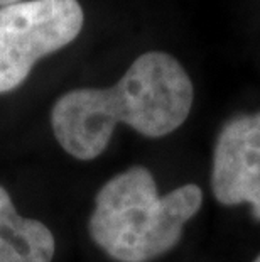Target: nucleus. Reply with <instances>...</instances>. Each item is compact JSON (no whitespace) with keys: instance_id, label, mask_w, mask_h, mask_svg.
Masks as SVG:
<instances>
[{"instance_id":"nucleus-1","label":"nucleus","mask_w":260,"mask_h":262,"mask_svg":"<svg viewBox=\"0 0 260 262\" xmlns=\"http://www.w3.org/2000/svg\"><path fill=\"white\" fill-rule=\"evenodd\" d=\"M195 90L174 56L151 51L137 58L110 88H75L61 95L51 110L56 141L80 161L98 158L127 124L146 137H164L184 124Z\"/></svg>"},{"instance_id":"nucleus-3","label":"nucleus","mask_w":260,"mask_h":262,"mask_svg":"<svg viewBox=\"0 0 260 262\" xmlns=\"http://www.w3.org/2000/svg\"><path fill=\"white\" fill-rule=\"evenodd\" d=\"M83 20L78 0H27L0 7V93L15 90L37 61L73 42Z\"/></svg>"},{"instance_id":"nucleus-2","label":"nucleus","mask_w":260,"mask_h":262,"mask_svg":"<svg viewBox=\"0 0 260 262\" xmlns=\"http://www.w3.org/2000/svg\"><path fill=\"white\" fill-rule=\"evenodd\" d=\"M203 191L184 185L159 196L152 172L132 166L98 189L90 235L119 262H149L176 247L184 225L200 211Z\"/></svg>"},{"instance_id":"nucleus-5","label":"nucleus","mask_w":260,"mask_h":262,"mask_svg":"<svg viewBox=\"0 0 260 262\" xmlns=\"http://www.w3.org/2000/svg\"><path fill=\"white\" fill-rule=\"evenodd\" d=\"M54 250L53 232L39 220L20 216L0 186V262H51Z\"/></svg>"},{"instance_id":"nucleus-4","label":"nucleus","mask_w":260,"mask_h":262,"mask_svg":"<svg viewBox=\"0 0 260 262\" xmlns=\"http://www.w3.org/2000/svg\"><path fill=\"white\" fill-rule=\"evenodd\" d=\"M211 189L221 205L248 203L260 220V112L235 117L220 130Z\"/></svg>"},{"instance_id":"nucleus-6","label":"nucleus","mask_w":260,"mask_h":262,"mask_svg":"<svg viewBox=\"0 0 260 262\" xmlns=\"http://www.w3.org/2000/svg\"><path fill=\"white\" fill-rule=\"evenodd\" d=\"M20 0H0V7H5V5H10V4H17Z\"/></svg>"},{"instance_id":"nucleus-7","label":"nucleus","mask_w":260,"mask_h":262,"mask_svg":"<svg viewBox=\"0 0 260 262\" xmlns=\"http://www.w3.org/2000/svg\"><path fill=\"white\" fill-rule=\"evenodd\" d=\"M253 262H260V255H258V257H257L255 260H253Z\"/></svg>"}]
</instances>
